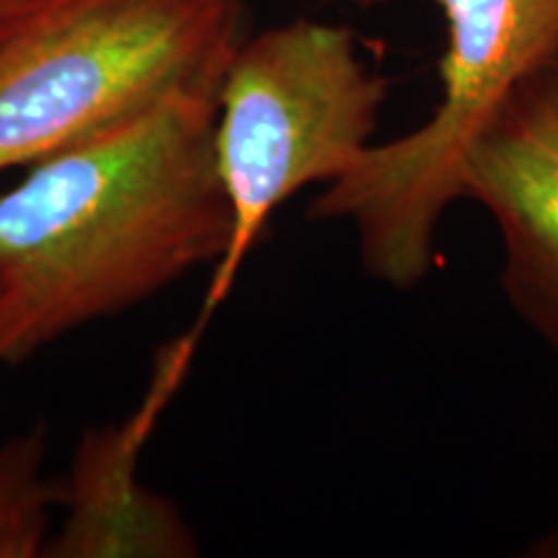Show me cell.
Listing matches in <instances>:
<instances>
[{
  "instance_id": "obj_1",
  "label": "cell",
  "mask_w": 558,
  "mask_h": 558,
  "mask_svg": "<svg viewBox=\"0 0 558 558\" xmlns=\"http://www.w3.org/2000/svg\"><path fill=\"white\" fill-rule=\"evenodd\" d=\"M218 90H173L0 190V365L222 259Z\"/></svg>"
},
{
  "instance_id": "obj_2",
  "label": "cell",
  "mask_w": 558,
  "mask_h": 558,
  "mask_svg": "<svg viewBox=\"0 0 558 558\" xmlns=\"http://www.w3.org/2000/svg\"><path fill=\"white\" fill-rule=\"evenodd\" d=\"M246 37L243 0H26L0 24V177L220 86Z\"/></svg>"
},
{
  "instance_id": "obj_3",
  "label": "cell",
  "mask_w": 558,
  "mask_h": 558,
  "mask_svg": "<svg viewBox=\"0 0 558 558\" xmlns=\"http://www.w3.org/2000/svg\"><path fill=\"white\" fill-rule=\"evenodd\" d=\"M388 81L344 24L295 19L246 37L218 90L215 153L233 230L194 329L205 331L279 205L331 184L373 145Z\"/></svg>"
},
{
  "instance_id": "obj_4",
  "label": "cell",
  "mask_w": 558,
  "mask_h": 558,
  "mask_svg": "<svg viewBox=\"0 0 558 558\" xmlns=\"http://www.w3.org/2000/svg\"><path fill=\"white\" fill-rule=\"evenodd\" d=\"M373 9L383 0H352ZM448 24L439 101L427 122L373 143L308 205L316 222H347L365 271L414 290L437 267L439 222L460 202L469 140L518 83L558 54V0H437Z\"/></svg>"
},
{
  "instance_id": "obj_5",
  "label": "cell",
  "mask_w": 558,
  "mask_h": 558,
  "mask_svg": "<svg viewBox=\"0 0 558 558\" xmlns=\"http://www.w3.org/2000/svg\"><path fill=\"white\" fill-rule=\"evenodd\" d=\"M458 190L499 228L509 308L558 352V54L509 90L469 140Z\"/></svg>"
},
{
  "instance_id": "obj_6",
  "label": "cell",
  "mask_w": 558,
  "mask_h": 558,
  "mask_svg": "<svg viewBox=\"0 0 558 558\" xmlns=\"http://www.w3.org/2000/svg\"><path fill=\"white\" fill-rule=\"evenodd\" d=\"M202 331L192 326L160 354L156 375L124 422L86 429L70 476L62 481L65 520L50 535L45 556L54 558H186L197 538L181 512L140 478V452L158 416L184 380Z\"/></svg>"
},
{
  "instance_id": "obj_7",
  "label": "cell",
  "mask_w": 558,
  "mask_h": 558,
  "mask_svg": "<svg viewBox=\"0 0 558 558\" xmlns=\"http://www.w3.org/2000/svg\"><path fill=\"white\" fill-rule=\"evenodd\" d=\"M45 429L34 427L0 448V558H37L52 535L62 481L45 473Z\"/></svg>"
},
{
  "instance_id": "obj_8",
  "label": "cell",
  "mask_w": 558,
  "mask_h": 558,
  "mask_svg": "<svg viewBox=\"0 0 558 558\" xmlns=\"http://www.w3.org/2000/svg\"><path fill=\"white\" fill-rule=\"evenodd\" d=\"M24 3L26 0H0V24H3L5 19H11Z\"/></svg>"
}]
</instances>
